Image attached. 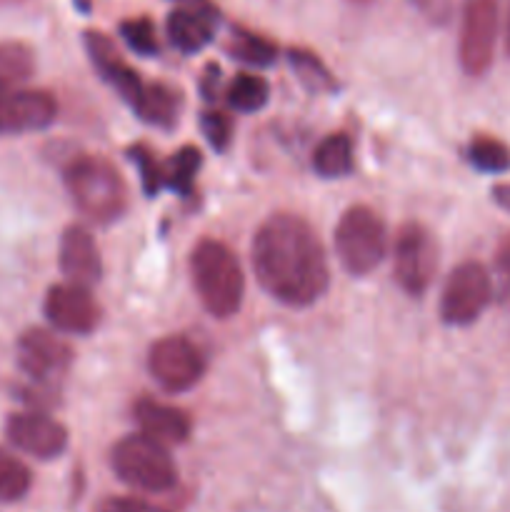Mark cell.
<instances>
[{"mask_svg": "<svg viewBox=\"0 0 510 512\" xmlns=\"http://www.w3.org/2000/svg\"><path fill=\"white\" fill-rule=\"evenodd\" d=\"M253 270L275 300L305 308L328 290V260L318 233L300 215H270L253 238Z\"/></svg>", "mask_w": 510, "mask_h": 512, "instance_id": "cell-1", "label": "cell"}, {"mask_svg": "<svg viewBox=\"0 0 510 512\" xmlns=\"http://www.w3.org/2000/svg\"><path fill=\"white\" fill-rule=\"evenodd\" d=\"M190 273L203 308L213 318H230L243 303L245 278L238 258L218 240H200L190 255Z\"/></svg>", "mask_w": 510, "mask_h": 512, "instance_id": "cell-2", "label": "cell"}, {"mask_svg": "<svg viewBox=\"0 0 510 512\" xmlns=\"http://www.w3.org/2000/svg\"><path fill=\"white\" fill-rule=\"evenodd\" d=\"M65 188L75 208L93 223H113L125 213L128 188L118 170L103 158L83 155L65 170Z\"/></svg>", "mask_w": 510, "mask_h": 512, "instance_id": "cell-3", "label": "cell"}, {"mask_svg": "<svg viewBox=\"0 0 510 512\" xmlns=\"http://www.w3.org/2000/svg\"><path fill=\"white\" fill-rule=\"evenodd\" d=\"M110 465L125 485L143 493H165L178 483V468L165 445L145 433L118 440Z\"/></svg>", "mask_w": 510, "mask_h": 512, "instance_id": "cell-4", "label": "cell"}, {"mask_svg": "<svg viewBox=\"0 0 510 512\" xmlns=\"http://www.w3.org/2000/svg\"><path fill=\"white\" fill-rule=\"evenodd\" d=\"M335 250L350 275H368L383 263L388 250V230L383 218L368 205L348 208L335 228Z\"/></svg>", "mask_w": 510, "mask_h": 512, "instance_id": "cell-5", "label": "cell"}, {"mask_svg": "<svg viewBox=\"0 0 510 512\" xmlns=\"http://www.w3.org/2000/svg\"><path fill=\"white\" fill-rule=\"evenodd\" d=\"M500 0H465L458 58L468 75L480 78L490 70L498 43Z\"/></svg>", "mask_w": 510, "mask_h": 512, "instance_id": "cell-6", "label": "cell"}, {"mask_svg": "<svg viewBox=\"0 0 510 512\" xmlns=\"http://www.w3.org/2000/svg\"><path fill=\"white\" fill-rule=\"evenodd\" d=\"M490 298H493V280H490L485 265L475 263V260L460 263L448 275V283L440 295V318L443 323L463 328L483 315Z\"/></svg>", "mask_w": 510, "mask_h": 512, "instance_id": "cell-7", "label": "cell"}, {"mask_svg": "<svg viewBox=\"0 0 510 512\" xmlns=\"http://www.w3.org/2000/svg\"><path fill=\"white\" fill-rule=\"evenodd\" d=\"M438 270V245L433 235L418 223H408L400 228L395 238V263L393 273L400 288L413 298H420L433 283Z\"/></svg>", "mask_w": 510, "mask_h": 512, "instance_id": "cell-8", "label": "cell"}, {"mask_svg": "<svg viewBox=\"0 0 510 512\" xmlns=\"http://www.w3.org/2000/svg\"><path fill=\"white\" fill-rule=\"evenodd\" d=\"M148 370L155 383L168 393H183L203 378V355L190 340L180 335H168L150 348Z\"/></svg>", "mask_w": 510, "mask_h": 512, "instance_id": "cell-9", "label": "cell"}, {"mask_svg": "<svg viewBox=\"0 0 510 512\" xmlns=\"http://www.w3.org/2000/svg\"><path fill=\"white\" fill-rule=\"evenodd\" d=\"M45 318L60 333L88 335L100 323V305L85 285L60 283L45 295Z\"/></svg>", "mask_w": 510, "mask_h": 512, "instance_id": "cell-10", "label": "cell"}, {"mask_svg": "<svg viewBox=\"0 0 510 512\" xmlns=\"http://www.w3.org/2000/svg\"><path fill=\"white\" fill-rule=\"evenodd\" d=\"M73 363V350L55 333L30 328L18 340V365L33 383L55 385Z\"/></svg>", "mask_w": 510, "mask_h": 512, "instance_id": "cell-11", "label": "cell"}, {"mask_svg": "<svg viewBox=\"0 0 510 512\" xmlns=\"http://www.w3.org/2000/svg\"><path fill=\"white\" fill-rule=\"evenodd\" d=\"M5 433L15 448L38 460H53L68 448V430L40 410L10 415Z\"/></svg>", "mask_w": 510, "mask_h": 512, "instance_id": "cell-12", "label": "cell"}, {"mask_svg": "<svg viewBox=\"0 0 510 512\" xmlns=\"http://www.w3.org/2000/svg\"><path fill=\"white\" fill-rule=\"evenodd\" d=\"M58 115V103L45 90L10 88L0 93V135L43 130Z\"/></svg>", "mask_w": 510, "mask_h": 512, "instance_id": "cell-13", "label": "cell"}, {"mask_svg": "<svg viewBox=\"0 0 510 512\" xmlns=\"http://www.w3.org/2000/svg\"><path fill=\"white\" fill-rule=\"evenodd\" d=\"M83 40H85V50H88L90 60H93V65L98 68V73L103 75V78L108 80L120 95H123L125 103L133 108L135 100L140 98L145 85L143 80H140V75L135 73L123 58H120L115 45L110 43V38H105L103 33H98V30H88Z\"/></svg>", "mask_w": 510, "mask_h": 512, "instance_id": "cell-14", "label": "cell"}, {"mask_svg": "<svg viewBox=\"0 0 510 512\" xmlns=\"http://www.w3.org/2000/svg\"><path fill=\"white\" fill-rule=\"evenodd\" d=\"M60 270L68 283H78L90 288L103 275V260L95 245L93 235L80 225H70L60 238Z\"/></svg>", "mask_w": 510, "mask_h": 512, "instance_id": "cell-15", "label": "cell"}, {"mask_svg": "<svg viewBox=\"0 0 510 512\" xmlns=\"http://www.w3.org/2000/svg\"><path fill=\"white\" fill-rule=\"evenodd\" d=\"M135 420L140 425V433L163 445L185 443L190 435L188 415L173 405L158 403V400H138L135 403Z\"/></svg>", "mask_w": 510, "mask_h": 512, "instance_id": "cell-16", "label": "cell"}, {"mask_svg": "<svg viewBox=\"0 0 510 512\" xmlns=\"http://www.w3.org/2000/svg\"><path fill=\"white\" fill-rule=\"evenodd\" d=\"M168 38L183 53H198L213 40V20L208 15L193 13V10L175 8L168 15Z\"/></svg>", "mask_w": 510, "mask_h": 512, "instance_id": "cell-17", "label": "cell"}, {"mask_svg": "<svg viewBox=\"0 0 510 512\" xmlns=\"http://www.w3.org/2000/svg\"><path fill=\"white\" fill-rule=\"evenodd\" d=\"M133 110L145 123L158 125V128H173L178 120L180 95L163 83H145Z\"/></svg>", "mask_w": 510, "mask_h": 512, "instance_id": "cell-18", "label": "cell"}, {"mask_svg": "<svg viewBox=\"0 0 510 512\" xmlns=\"http://www.w3.org/2000/svg\"><path fill=\"white\" fill-rule=\"evenodd\" d=\"M315 173L323 178H345L353 170V143L345 133H330L313 153Z\"/></svg>", "mask_w": 510, "mask_h": 512, "instance_id": "cell-19", "label": "cell"}, {"mask_svg": "<svg viewBox=\"0 0 510 512\" xmlns=\"http://www.w3.org/2000/svg\"><path fill=\"white\" fill-rule=\"evenodd\" d=\"M270 98L268 80L253 73H238L228 85V103L238 113H255Z\"/></svg>", "mask_w": 510, "mask_h": 512, "instance_id": "cell-20", "label": "cell"}, {"mask_svg": "<svg viewBox=\"0 0 510 512\" xmlns=\"http://www.w3.org/2000/svg\"><path fill=\"white\" fill-rule=\"evenodd\" d=\"M33 475L23 460L0 448V503H18L30 493Z\"/></svg>", "mask_w": 510, "mask_h": 512, "instance_id": "cell-21", "label": "cell"}, {"mask_svg": "<svg viewBox=\"0 0 510 512\" xmlns=\"http://www.w3.org/2000/svg\"><path fill=\"white\" fill-rule=\"evenodd\" d=\"M468 160L480 173H505L510 170V148L490 135H475L468 145Z\"/></svg>", "mask_w": 510, "mask_h": 512, "instance_id": "cell-22", "label": "cell"}, {"mask_svg": "<svg viewBox=\"0 0 510 512\" xmlns=\"http://www.w3.org/2000/svg\"><path fill=\"white\" fill-rule=\"evenodd\" d=\"M33 73V53L23 43L0 45V93L25 83Z\"/></svg>", "mask_w": 510, "mask_h": 512, "instance_id": "cell-23", "label": "cell"}, {"mask_svg": "<svg viewBox=\"0 0 510 512\" xmlns=\"http://www.w3.org/2000/svg\"><path fill=\"white\" fill-rule=\"evenodd\" d=\"M228 50L233 58L243 60L248 65H258V68L273 65L275 58H278V50H275V45L270 40H265L263 35L248 33V30H235Z\"/></svg>", "mask_w": 510, "mask_h": 512, "instance_id": "cell-24", "label": "cell"}, {"mask_svg": "<svg viewBox=\"0 0 510 512\" xmlns=\"http://www.w3.org/2000/svg\"><path fill=\"white\" fill-rule=\"evenodd\" d=\"M198 168H200L198 148L185 145V148H180L178 153L173 155V160H170L168 168H165V185L173 188L175 193L188 195L190 188H193L195 175H198Z\"/></svg>", "mask_w": 510, "mask_h": 512, "instance_id": "cell-25", "label": "cell"}, {"mask_svg": "<svg viewBox=\"0 0 510 512\" xmlns=\"http://www.w3.org/2000/svg\"><path fill=\"white\" fill-rule=\"evenodd\" d=\"M288 58L293 70L298 73V78L303 80L313 93H325V90L335 88L333 75L328 73V68H325L313 53H308V50H290Z\"/></svg>", "mask_w": 510, "mask_h": 512, "instance_id": "cell-26", "label": "cell"}, {"mask_svg": "<svg viewBox=\"0 0 510 512\" xmlns=\"http://www.w3.org/2000/svg\"><path fill=\"white\" fill-rule=\"evenodd\" d=\"M120 35L133 53L145 55V58L158 53V38H155V28L150 20H125V23H120Z\"/></svg>", "mask_w": 510, "mask_h": 512, "instance_id": "cell-27", "label": "cell"}, {"mask_svg": "<svg viewBox=\"0 0 510 512\" xmlns=\"http://www.w3.org/2000/svg\"><path fill=\"white\" fill-rule=\"evenodd\" d=\"M200 128H203V135L210 143V148L215 150H225L230 138H233V123L220 110H205L203 118H200Z\"/></svg>", "mask_w": 510, "mask_h": 512, "instance_id": "cell-28", "label": "cell"}, {"mask_svg": "<svg viewBox=\"0 0 510 512\" xmlns=\"http://www.w3.org/2000/svg\"><path fill=\"white\" fill-rule=\"evenodd\" d=\"M130 155H133V160L138 163L140 175H143L145 193L148 195L158 193V190L165 185V170L160 168L158 160H155V155L150 153L148 148H143V145H135V148L130 150Z\"/></svg>", "mask_w": 510, "mask_h": 512, "instance_id": "cell-29", "label": "cell"}, {"mask_svg": "<svg viewBox=\"0 0 510 512\" xmlns=\"http://www.w3.org/2000/svg\"><path fill=\"white\" fill-rule=\"evenodd\" d=\"M495 275H498V295L510 298V233L495 248Z\"/></svg>", "mask_w": 510, "mask_h": 512, "instance_id": "cell-30", "label": "cell"}, {"mask_svg": "<svg viewBox=\"0 0 510 512\" xmlns=\"http://www.w3.org/2000/svg\"><path fill=\"white\" fill-rule=\"evenodd\" d=\"M98 512H168L163 508H155V505L145 503L140 498H108L100 505Z\"/></svg>", "mask_w": 510, "mask_h": 512, "instance_id": "cell-31", "label": "cell"}, {"mask_svg": "<svg viewBox=\"0 0 510 512\" xmlns=\"http://www.w3.org/2000/svg\"><path fill=\"white\" fill-rule=\"evenodd\" d=\"M173 3H178L185 10H193V13L208 15L210 20H218V8L210 0H173Z\"/></svg>", "mask_w": 510, "mask_h": 512, "instance_id": "cell-32", "label": "cell"}, {"mask_svg": "<svg viewBox=\"0 0 510 512\" xmlns=\"http://www.w3.org/2000/svg\"><path fill=\"white\" fill-rule=\"evenodd\" d=\"M218 80H220V70L210 65L208 73H205V80H203V90H205V95H208V98H213L215 90H218Z\"/></svg>", "mask_w": 510, "mask_h": 512, "instance_id": "cell-33", "label": "cell"}, {"mask_svg": "<svg viewBox=\"0 0 510 512\" xmlns=\"http://www.w3.org/2000/svg\"><path fill=\"white\" fill-rule=\"evenodd\" d=\"M493 200L500 205V208L508 210V213H510V185H495Z\"/></svg>", "mask_w": 510, "mask_h": 512, "instance_id": "cell-34", "label": "cell"}, {"mask_svg": "<svg viewBox=\"0 0 510 512\" xmlns=\"http://www.w3.org/2000/svg\"><path fill=\"white\" fill-rule=\"evenodd\" d=\"M505 48H508V55H510V5H508V23H505Z\"/></svg>", "mask_w": 510, "mask_h": 512, "instance_id": "cell-35", "label": "cell"}, {"mask_svg": "<svg viewBox=\"0 0 510 512\" xmlns=\"http://www.w3.org/2000/svg\"><path fill=\"white\" fill-rule=\"evenodd\" d=\"M353 3H365V0H353Z\"/></svg>", "mask_w": 510, "mask_h": 512, "instance_id": "cell-36", "label": "cell"}, {"mask_svg": "<svg viewBox=\"0 0 510 512\" xmlns=\"http://www.w3.org/2000/svg\"><path fill=\"white\" fill-rule=\"evenodd\" d=\"M423 3H428V0H423Z\"/></svg>", "mask_w": 510, "mask_h": 512, "instance_id": "cell-37", "label": "cell"}]
</instances>
